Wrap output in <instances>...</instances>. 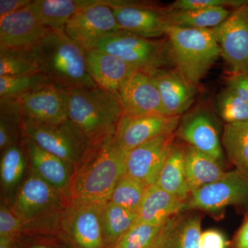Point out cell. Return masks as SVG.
Listing matches in <instances>:
<instances>
[{"mask_svg": "<svg viewBox=\"0 0 248 248\" xmlns=\"http://www.w3.org/2000/svg\"><path fill=\"white\" fill-rule=\"evenodd\" d=\"M68 121L82 133L92 146L115 139L123 115L117 96L101 89H66Z\"/></svg>", "mask_w": 248, "mask_h": 248, "instance_id": "cell-1", "label": "cell"}, {"mask_svg": "<svg viewBox=\"0 0 248 248\" xmlns=\"http://www.w3.org/2000/svg\"><path fill=\"white\" fill-rule=\"evenodd\" d=\"M126 155L114 140L93 146L74 170L68 195L71 203H107L124 174Z\"/></svg>", "mask_w": 248, "mask_h": 248, "instance_id": "cell-2", "label": "cell"}, {"mask_svg": "<svg viewBox=\"0 0 248 248\" xmlns=\"http://www.w3.org/2000/svg\"><path fill=\"white\" fill-rule=\"evenodd\" d=\"M6 203L20 219L22 233H50L60 232L62 218L71 202L29 167L25 181Z\"/></svg>", "mask_w": 248, "mask_h": 248, "instance_id": "cell-3", "label": "cell"}, {"mask_svg": "<svg viewBox=\"0 0 248 248\" xmlns=\"http://www.w3.org/2000/svg\"><path fill=\"white\" fill-rule=\"evenodd\" d=\"M39 72L62 89L97 86L90 76L86 51L65 32L51 31L31 50Z\"/></svg>", "mask_w": 248, "mask_h": 248, "instance_id": "cell-4", "label": "cell"}, {"mask_svg": "<svg viewBox=\"0 0 248 248\" xmlns=\"http://www.w3.org/2000/svg\"><path fill=\"white\" fill-rule=\"evenodd\" d=\"M164 32L173 66L197 86L221 55L213 31L166 24Z\"/></svg>", "mask_w": 248, "mask_h": 248, "instance_id": "cell-5", "label": "cell"}, {"mask_svg": "<svg viewBox=\"0 0 248 248\" xmlns=\"http://www.w3.org/2000/svg\"><path fill=\"white\" fill-rule=\"evenodd\" d=\"M94 50L114 55L138 71L173 66L166 40H152L124 31L103 39Z\"/></svg>", "mask_w": 248, "mask_h": 248, "instance_id": "cell-6", "label": "cell"}, {"mask_svg": "<svg viewBox=\"0 0 248 248\" xmlns=\"http://www.w3.org/2000/svg\"><path fill=\"white\" fill-rule=\"evenodd\" d=\"M24 135L42 149L55 155L76 169L92 146L69 122L49 125L24 120Z\"/></svg>", "mask_w": 248, "mask_h": 248, "instance_id": "cell-7", "label": "cell"}, {"mask_svg": "<svg viewBox=\"0 0 248 248\" xmlns=\"http://www.w3.org/2000/svg\"><path fill=\"white\" fill-rule=\"evenodd\" d=\"M228 205L248 207V177L236 169L225 173L217 182L191 192L183 211L215 212Z\"/></svg>", "mask_w": 248, "mask_h": 248, "instance_id": "cell-8", "label": "cell"}, {"mask_svg": "<svg viewBox=\"0 0 248 248\" xmlns=\"http://www.w3.org/2000/svg\"><path fill=\"white\" fill-rule=\"evenodd\" d=\"M113 11L105 1L80 10L65 27L64 32L86 51L94 50L101 40L122 31Z\"/></svg>", "mask_w": 248, "mask_h": 248, "instance_id": "cell-9", "label": "cell"}, {"mask_svg": "<svg viewBox=\"0 0 248 248\" xmlns=\"http://www.w3.org/2000/svg\"><path fill=\"white\" fill-rule=\"evenodd\" d=\"M105 203H71L62 218L60 232L71 248H105L101 226Z\"/></svg>", "mask_w": 248, "mask_h": 248, "instance_id": "cell-10", "label": "cell"}, {"mask_svg": "<svg viewBox=\"0 0 248 248\" xmlns=\"http://www.w3.org/2000/svg\"><path fill=\"white\" fill-rule=\"evenodd\" d=\"M211 30L232 73L248 75V3Z\"/></svg>", "mask_w": 248, "mask_h": 248, "instance_id": "cell-11", "label": "cell"}, {"mask_svg": "<svg viewBox=\"0 0 248 248\" xmlns=\"http://www.w3.org/2000/svg\"><path fill=\"white\" fill-rule=\"evenodd\" d=\"M175 135L157 137L128 152L124 174L147 187L155 185L174 146Z\"/></svg>", "mask_w": 248, "mask_h": 248, "instance_id": "cell-12", "label": "cell"}, {"mask_svg": "<svg viewBox=\"0 0 248 248\" xmlns=\"http://www.w3.org/2000/svg\"><path fill=\"white\" fill-rule=\"evenodd\" d=\"M180 120L181 116L123 115L114 141L120 149L128 153L153 139L175 133Z\"/></svg>", "mask_w": 248, "mask_h": 248, "instance_id": "cell-13", "label": "cell"}, {"mask_svg": "<svg viewBox=\"0 0 248 248\" xmlns=\"http://www.w3.org/2000/svg\"><path fill=\"white\" fill-rule=\"evenodd\" d=\"M31 2L24 9L0 19V50L31 51L51 32L41 22Z\"/></svg>", "mask_w": 248, "mask_h": 248, "instance_id": "cell-14", "label": "cell"}, {"mask_svg": "<svg viewBox=\"0 0 248 248\" xmlns=\"http://www.w3.org/2000/svg\"><path fill=\"white\" fill-rule=\"evenodd\" d=\"M110 6L122 31L143 38L164 35L166 9L151 4L127 1H105Z\"/></svg>", "mask_w": 248, "mask_h": 248, "instance_id": "cell-15", "label": "cell"}, {"mask_svg": "<svg viewBox=\"0 0 248 248\" xmlns=\"http://www.w3.org/2000/svg\"><path fill=\"white\" fill-rule=\"evenodd\" d=\"M175 135L187 145L223 164V151L217 122L207 109L199 107L184 115Z\"/></svg>", "mask_w": 248, "mask_h": 248, "instance_id": "cell-16", "label": "cell"}, {"mask_svg": "<svg viewBox=\"0 0 248 248\" xmlns=\"http://www.w3.org/2000/svg\"><path fill=\"white\" fill-rule=\"evenodd\" d=\"M16 99L24 120L49 125L68 120L66 89L58 86L49 85Z\"/></svg>", "mask_w": 248, "mask_h": 248, "instance_id": "cell-17", "label": "cell"}, {"mask_svg": "<svg viewBox=\"0 0 248 248\" xmlns=\"http://www.w3.org/2000/svg\"><path fill=\"white\" fill-rule=\"evenodd\" d=\"M159 93L166 115L181 116L189 110L197 97V86L174 68H161L144 72Z\"/></svg>", "mask_w": 248, "mask_h": 248, "instance_id": "cell-18", "label": "cell"}, {"mask_svg": "<svg viewBox=\"0 0 248 248\" xmlns=\"http://www.w3.org/2000/svg\"><path fill=\"white\" fill-rule=\"evenodd\" d=\"M118 98L124 115H167L156 86L144 72H135L121 88Z\"/></svg>", "mask_w": 248, "mask_h": 248, "instance_id": "cell-19", "label": "cell"}, {"mask_svg": "<svg viewBox=\"0 0 248 248\" xmlns=\"http://www.w3.org/2000/svg\"><path fill=\"white\" fill-rule=\"evenodd\" d=\"M24 145L31 169L42 180L69 199L74 169L66 161L41 148L30 139L25 138Z\"/></svg>", "mask_w": 248, "mask_h": 248, "instance_id": "cell-20", "label": "cell"}, {"mask_svg": "<svg viewBox=\"0 0 248 248\" xmlns=\"http://www.w3.org/2000/svg\"><path fill=\"white\" fill-rule=\"evenodd\" d=\"M86 65L96 85L117 97L124 83L138 71L121 59L98 50L86 51Z\"/></svg>", "mask_w": 248, "mask_h": 248, "instance_id": "cell-21", "label": "cell"}, {"mask_svg": "<svg viewBox=\"0 0 248 248\" xmlns=\"http://www.w3.org/2000/svg\"><path fill=\"white\" fill-rule=\"evenodd\" d=\"M202 217L193 210L174 215L165 222L155 248H201Z\"/></svg>", "mask_w": 248, "mask_h": 248, "instance_id": "cell-22", "label": "cell"}, {"mask_svg": "<svg viewBox=\"0 0 248 248\" xmlns=\"http://www.w3.org/2000/svg\"><path fill=\"white\" fill-rule=\"evenodd\" d=\"M184 203L156 184L149 186L139 208L135 223L153 226L164 224L170 217L183 211Z\"/></svg>", "mask_w": 248, "mask_h": 248, "instance_id": "cell-23", "label": "cell"}, {"mask_svg": "<svg viewBox=\"0 0 248 248\" xmlns=\"http://www.w3.org/2000/svg\"><path fill=\"white\" fill-rule=\"evenodd\" d=\"M0 179L3 201L8 202L25 181L29 164L23 144L14 145L1 152Z\"/></svg>", "mask_w": 248, "mask_h": 248, "instance_id": "cell-24", "label": "cell"}, {"mask_svg": "<svg viewBox=\"0 0 248 248\" xmlns=\"http://www.w3.org/2000/svg\"><path fill=\"white\" fill-rule=\"evenodd\" d=\"M184 151L186 178L190 193L217 182L226 173L222 165L210 155L189 145L184 146Z\"/></svg>", "mask_w": 248, "mask_h": 248, "instance_id": "cell-25", "label": "cell"}, {"mask_svg": "<svg viewBox=\"0 0 248 248\" xmlns=\"http://www.w3.org/2000/svg\"><path fill=\"white\" fill-rule=\"evenodd\" d=\"M97 0H36L31 6L44 25L52 31L64 32L65 27L73 16Z\"/></svg>", "mask_w": 248, "mask_h": 248, "instance_id": "cell-26", "label": "cell"}, {"mask_svg": "<svg viewBox=\"0 0 248 248\" xmlns=\"http://www.w3.org/2000/svg\"><path fill=\"white\" fill-rule=\"evenodd\" d=\"M184 153V146L174 143L155 184L185 203L190 191L186 181Z\"/></svg>", "mask_w": 248, "mask_h": 248, "instance_id": "cell-27", "label": "cell"}, {"mask_svg": "<svg viewBox=\"0 0 248 248\" xmlns=\"http://www.w3.org/2000/svg\"><path fill=\"white\" fill-rule=\"evenodd\" d=\"M228 8L192 10L166 9L165 19L167 25L197 29H212L218 27L231 16Z\"/></svg>", "mask_w": 248, "mask_h": 248, "instance_id": "cell-28", "label": "cell"}, {"mask_svg": "<svg viewBox=\"0 0 248 248\" xmlns=\"http://www.w3.org/2000/svg\"><path fill=\"white\" fill-rule=\"evenodd\" d=\"M138 213L111 202L104 204L101 216L103 241L105 248H114L121 238L135 224Z\"/></svg>", "mask_w": 248, "mask_h": 248, "instance_id": "cell-29", "label": "cell"}, {"mask_svg": "<svg viewBox=\"0 0 248 248\" xmlns=\"http://www.w3.org/2000/svg\"><path fill=\"white\" fill-rule=\"evenodd\" d=\"M20 106L16 98L0 99V150L23 144L25 140Z\"/></svg>", "mask_w": 248, "mask_h": 248, "instance_id": "cell-30", "label": "cell"}, {"mask_svg": "<svg viewBox=\"0 0 248 248\" xmlns=\"http://www.w3.org/2000/svg\"><path fill=\"white\" fill-rule=\"evenodd\" d=\"M221 142L232 164L248 177V122L226 124Z\"/></svg>", "mask_w": 248, "mask_h": 248, "instance_id": "cell-31", "label": "cell"}, {"mask_svg": "<svg viewBox=\"0 0 248 248\" xmlns=\"http://www.w3.org/2000/svg\"><path fill=\"white\" fill-rule=\"evenodd\" d=\"M53 84L40 72L17 76L0 77V99L17 98Z\"/></svg>", "mask_w": 248, "mask_h": 248, "instance_id": "cell-32", "label": "cell"}, {"mask_svg": "<svg viewBox=\"0 0 248 248\" xmlns=\"http://www.w3.org/2000/svg\"><path fill=\"white\" fill-rule=\"evenodd\" d=\"M148 187L140 181L124 174L108 202L138 213Z\"/></svg>", "mask_w": 248, "mask_h": 248, "instance_id": "cell-33", "label": "cell"}, {"mask_svg": "<svg viewBox=\"0 0 248 248\" xmlns=\"http://www.w3.org/2000/svg\"><path fill=\"white\" fill-rule=\"evenodd\" d=\"M215 105L218 115L227 124L248 122L247 104L229 88L220 92Z\"/></svg>", "mask_w": 248, "mask_h": 248, "instance_id": "cell-34", "label": "cell"}, {"mask_svg": "<svg viewBox=\"0 0 248 248\" xmlns=\"http://www.w3.org/2000/svg\"><path fill=\"white\" fill-rule=\"evenodd\" d=\"M39 72L30 51L0 50V77L17 76Z\"/></svg>", "mask_w": 248, "mask_h": 248, "instance_id": "cell-35", "label": "cell"}, {"mask_svg": "<svg viewBox=\"0 0 248 248\" xmlns=\"http://www.w3.org/2000/svg\"><path fill=\"white\" fill-rule=\"evenodd\" d=\"M163 226L135 223L114 248H153Z\"/></svg>", "mask_w": 248, "mask_h": 248, "instance_id": "cell-36", "label": "cell"}, {"mask_svg": "<svg viewBox=\"0 0 248 248\" xmlns=\"http://www.w3.org/2000/svg\"><path fill=\"white\" fill-rule=\"evenodd\" d=\"M14 241L17 248H71L60 232L21 233Z\"/></svg>", "mask_w": 248, "mask_h": 248, "instance_id": "cell-37", "label": "cell"}, {"mask_svg": "<svg viewBox=\"0 0 248 248\" xmlns=\"http://www.w3.org/2000/svg\"><path fill=\"white\" fill-rule=\"evenodd\" d=\"M248 0H177L169 6L168 11L192 10L210 8H234V9L248 4Z\"/></svg>", "mask_w": 248, "mask_h": 248, "instance_id": "cell-38", "label": "cell"}, {"mask_svg": "<svg viewBox=\"0 0 248 248\" xmlns=\"http://www.w3.org/2000/svg\"><path fill=\"white\" fill-rule=\"evenodd\" d=\"M20 219L4 201L0 205V239L15 240L22 233Z\"/></svg>", "mask_w": 248, "mask_h": 248, "instance_id": "cell-39", "label": "cell"}, {"mask_svg": "<svg viewBox=\"0 0 248 248\" xmlns=\"http://www.w3.org/2000/svg\"><path fill=\"white\" fill-rule=\"evenodd\" d=\"M227 87L236 93L248 107V75L232 73L226 80Z\"/></svg>", "mask_w": 248, "mask_h": 248, "instance_id": "cell-40", "label": "cell"}, {"mask_svg": "<svg viewBox=\"0 0 248 248\" xmlns=\"http://www.w3.org/2000/svg\"><path fill=\"white\" fill-rule=\"evenodd\" d=\"M201 248H227L224 235L217 230H208L201 234Z\"/></svg>", "mask_w": 248, "mask_h": 248, "instance_id": "cell-41", "label": "cell"}, {"mask_svg": "<svg viewBox=\"0 0 248 248\" xmlns=\"http://www.w3.org/2000/svg\"><path fill=\"white\" fill-rule=\"evenodd\" d=\"M31 1L30 0H0V19L24 9Z\"/></svg>", "mask_w": 248, "mask_h": 248, "instance_id": "cell-42", "label": "cell"}, {"mask_svg": "<svg viewBox=\"0 0 248 248\" xmlns=\"http://www.w3.org/2000/svg\"><path fill=\"white\" fill-rule=\"evenodd\" d=\"M233 248H248V220L238 232Z\"/></svg>", "mask_w": 248, "mask_h": 248, "instance_id": "cell-43", "label": "cell"}, {"mask_svg": "<svg viewBox=\"0 0 248 248\" xmlns=\"http://www.w3.org/2000/svg\"><path fill=\"white\" fill-rule=\"evenodd\" d=\"M0 248H17L14 240L0 239Z\"/></svg>", "mask_w": 248, "mask_h": 248, "instance_id": "cell-44", "label": "cell"}, {"mask_svg": "<svg viewBox=\"0 0 248 248\" xmlns=\"http://www.w3.org/2000/svg\"><path fill=\"white\" fill-rule=\"evenodd\" d=\"M153 248H155V247H153Z\"/></svg>", "mask_w": 248, "mask_h": 248, "instance_id": "cell-45", "label": "cell"}]
</instances>
